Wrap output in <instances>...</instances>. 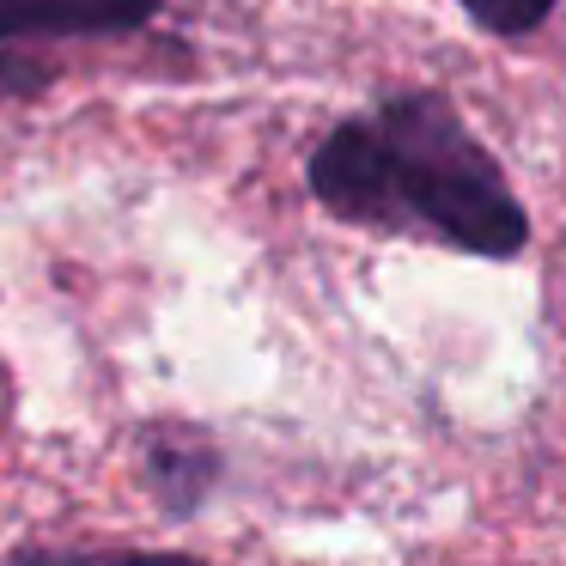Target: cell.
I'll list each match as a JSON object with an SVG mask.
<instances>
[{"instance_id":"7a4b0ae2","label":"cell","mask_w":566,"mask_h":566,"mask_svg":"<svg viewBox=\"0 0 566 566\" xmlns=\"http://www.w3.org/2000/svg\"><path fill=\"white\" fill-rule=\"evenodd\" d=\"M153 19H159V0H0V50L62 38H128Z\"/></svg>"},{"instance_id":"6da1fadb","label":"cell","mask_w":566,"mask_h":566,"mask_svg":"<svg viewBox=\"0 0 566 566\" xmlns=\"http://www.w3.org/2000/svg\"><path fill=\"white\" fill-rule=\"evenodd\" d=\"M305 184L335 220L384 238H427L481 262L530 244V213L481 135L439 92H390L317 140Z\"/></svg>"},{"instance_id":"3957f363","label":"cell","mask_w":566,"mask_h":566,"mask_svg":"<svg viewBox=\"0 0 566 566\" xmlns=\"http://www.w3.org/2000/svg\"><path fill=\"white\" fill-rule=\"evenodd\" d=\"M220 481V451H213L201 432H177V427H159L147 439V488L165 512L189 517L208 488Z\"/></svg>"},{"instance_id":"277c9868","label":"cell","mask_w":566,"mask_h":566,"mask_svg":"<svg viewBox=\"0 0 566 566\" xmlns=\"http://www.w3.org/2000/svg\"><path fill=\"white\" fill-rule=\"evenodd\" d=\"M488 38H530L536 25H548V13L560 0H457Z\"/></svg>"},{"instance_id":"5b68a950","label":"cell","mask_w":566,"mask_h":566,"mask_svg":"<svg viewBox=\"0 0 566 566\" xmlns=\"http://www.w3.org/2000/svg\"><path fill=\"white\" fill-rule=\"evenodd\" d=\"M31 566H201L189 554H153V548H92V554H38Z\"/></svg>"}]
</instances>
